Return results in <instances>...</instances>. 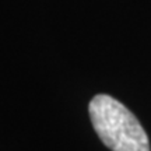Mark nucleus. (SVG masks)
Instances as JSON below:
<instances>
[{"label":"nucleus","mask_w":151,"mask_h":151,"mask_svg":"<svg viewBox=\"0 0 151 151\" xmlns=\"http://www.w3.org/2000/svg\"><path fill=\"white\" fill-rule=\"evenodd\" d=\"M92 126L112 151H150V141L140 122L123 104L99 94L88 106Z\"/></svg>","instance_id":"f257e3e1"}]
</instances>
